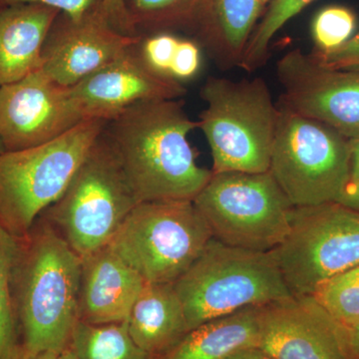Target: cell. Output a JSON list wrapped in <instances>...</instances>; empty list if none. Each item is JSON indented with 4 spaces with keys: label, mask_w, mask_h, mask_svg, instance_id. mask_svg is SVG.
I'll return each instance as SVG.
<instances>
[{
    "label": "cell",
    "mask_w": 359,
    "mask_h": 359,
    "mask_svg": "<svg viewBox=\"0 0 359 359\" xmlns=\"http://www.w3.org/2000/svg\"><path fill=\"white\" fill-rule=\"evenodd\" d=\"M199 128L182 99L135 104L106 123L139 203L194 201L211 179L198 165L188 136Z\"/></svg>",
    "instance_id": "cell-1"
},
{
    "label": "cell",
    "mask_w": 359,
    "mask_h": 359,
    "mask_svg": "<svg viewBox=\"0 0 359 359\" xmlns=\"http://www.w3.org/2000/svg\"><path fill=\"white\" fill-rule=\"evenodd\" d=\"M82 257L40 216L21 238L13 280L22 358L61 353L79 321Z\"/></svg>",
    "instance_id": "cell-2"
},
{
    "label": "cell",
    "mask_w": 359,
    "mask_h": 359,
    "mask_svg": "<svg viewBox=\"0 0 359 359\" xmlns=\"http://www.w3.org/2000/svg\"><path fill=\"white\" fill-rule=\"evenodd\" d=\"M173 287L190 330L248 306L294 297L271 252L231 247L214 238Z\"/></svg>",
    "instance_id": "cell-3"
},
{
    "label": "cell",
    "mask_w": 359,
    "mask_h": 359,
    "mask_svg": "<svg viewBox=\"0 0 359 359\" xmlns=\"http://www.w3.org/2000/svg\"><path fill=\"white\" fill-rule=\"evenodd\" d=\"M200 96L199 116L212 157V173L269 172L280 109L263 78L233 81L211 76Z\"/></svg>",
    "instance_id": "cell-4"
},
{
    "label": "cell",
    "mask_w": 359,
    "mask_h": 359,
    "mask_svg": "<svg viewBox=\"0 0 359 359\" xmlns=\"http://www.w3.org/2000/svg\"><path fill=\"white\" fill-rule=\"evenodd\" d=\"M106 123L86 119L57 138L0 154V223L18 238L65 192Z\"/></svg>",
    "instance_id": "cell-5"
},
{
    "label": "cell",
    "mask_w": 359,
    "mask_h": 359,
    "mask_svg": "<svg viewBox=\"0 0 359 359\" xmlns=\"http://www.w3.org/2000/svg\"><path fill=\"white\" fill-rule=\"evenodd\" d=\"M138 204L121 161L103 130L65 192L40 216L84 257L107 247Z\"/></svg>",
    "instance_id": "cell-6"
},
{
    "label": "cell",
    "mask_w": 359,
    "mask_h": 359,
    "mask_svg": "<svg viewBox=\"0 0 359 359\" xmlns=\"http://www.w3.org/2000/svg\"><path fill=\"white\" fill-rule=\"evenodd\" d=\"M212 238L193 201L139 203L108 245L146 283H174Z\"/></svg>",
    "instance_id": "cell-7"
},
{
    "label": "cell",
    "mask_w": 359,
    "mask_h": 359,
    "mask_svg": "<svg viewBox=\"0 0 359 359\" xmlns=\"http://www.w3.org/2000/svg\"><path fill=\"white\" fill-rule=\"evenodd\" d=\"M269 172L294 207L337 202L351 180L349 139L278 105Z\"/></svg>",
    "instance_id": "cell-8"
},
{
    "label": "cell",
    "mask_w": 359,
    "mask_h": 359,
    "mask_svg": "<svg viewBox=\"0 0 359 359\" xmlns=\"http://www.w3.org/2000/svg\"><path fill=\"white\" fill-rule=\"evenodd\" d=\"M212 238L231 247L271 252L287 237L294 205L266 173H212L193 201Z\"/></svg>",
    "instance_id": "cell-9"
},
{
    "label": "cell",
    "mask_w": 359,
    "mask_h": 359,
    "mask_svg": "<svg viewBox=\"0 0 359 359\" xmlns=\"http://www.w3.org/2000/svg\"><path fill=\"white\" fill-rule=\"evenodd\" d=\"M269 252L294 297L313 295L359 264V212L337 202L294 207L289 233Z\"/></svg>",
    "instance_id": "cell-10"
},
{
    "label": "cell",
    "mask_w": 359,
    "mask_h": 359,
    "mask_svg": "<svg viewBox=\"0 0 359 359\" xmlns=\"http://www.w3.org/2000/svg\"><path fill=\"white\" fill-rule=\"evenodd\" d=\"M276 77L283 88L280 106L349 140L359 137L358 71L325 67L294 49L276 62Z\"/></svg>",
    "instance_id": "cell-11"
},
{
    "label": "cell",
    "mask_w": 359,
    "mask_h": 359,
    "mask_svg": "<svg viewBox=\"0 0 359 359\" xmlns=\"http://www.w3.org/2000/svg\"><path fill=\"white\" fill-rule=\"evenodd\" d=\"M84 120L70 87L56 83L40 68L0 87V139L6 152L54 140Z\"/></svg>",
    "instance_id": "cell-12"
},
{
    "label": "cell",
    "mask_w": 359,
    "mask_h": 359,
    "mask_svg": "<svg viewBox=\"0 0 359 359\" xmlns=\"http://www.w3.org/2000/svg\"><path fill=\"white\" fill-rule=\"evenodd\" d=\"M257 346L276 359H351L346 328L313 295L262 306Z\"/></svg>",
    "instance_id": "cell-13"
},
{
    "label": "cell",
    "mask_w": 359,
    "mask_h": 359,
    "mask_svg": "<svg viewBox=\"0 0 359 359\" xmlns=\"http://www.w3.org/2000/svg\"><path fill=\"white\" fill-rule=\"evenodd\" d=\"M140 39L117 32L105 13L74 18L60 13L45 39L40 69L56 83L72 87Z\"/></svg>",
    "instance_id": "cell-14"
},
{
    "label": "cell",
    "mask_w": 359,
    "mask_h": 359,
    "mask_svg": "<svg viewBox=\"0 0 359 359\" xmlns=\"http://www.w3.org/2000/svg\"><path fill=\"white\" fill-rule=\"evenodd\" d=\"M70 90L85 119L107 122L135 104L174 100L187 94L183 83L151 69L136 44Z\"/></svg>",
    "instance_id": "cell-15"
},
{
    "label": "cell",
    "mask_w": 359,
    "mask_h": 359,
    "mask_svg": "<svg viewBox=\"0 0 359 359\" xmlns=\"http://www.w3.org/2000/svg\"><path fill=\"white\" fill-rule=\"evenodd\" d=\"M145 283L109 245L82 257L79 321L93 325L126 323Z\"/></svg>",
    "instance_id": "cell-16"
},
{
    "label": "cell",
    "mask_w": 359,
    "mask_h": 359,
    "mask_svg": "<svg viewBox=\"0 0 359 359\" xmlns=\"http://www.w3.org/2000/svg\"><path fill=\"white\" fill-rule=\"evenodd\" d=\"M60 13L39 4L0 7V87L39 69L45 39Z\"/></svg>",
    "instance_id": "cell-17"
},
{
    "label": "cell",
    "mask_w": 359,
    "mask_h": 359,
    "mask_svg": "<svg viewBox=\"0 0 359 359\" xmlns=\"http://www.w3.org/2000/svg\"><path fill=\"white\" fill-rule=\"evenodd\" d=\"M264 7L262 0H203L191 32L219 68L240 67Z\"/></svg>",
    "instance_id": "cell-18"
},
{
    "label": "cell",
    "mask_w": 359,
    "mask_h": 359,
    "mask_svg": "<svg viewBox=\"0 0 359 359\" xmlns=\"http://www.w3.org/2000/svg\"><path fill=\"white\" fill-rule=\"evenodd\" d=\"M126 325L135 344L156 359L169 353L190 332L173 283H146Z\"/></svg>",
    "instance_id": "cell-19"
},
{
    "label": "cell",
    "mask_w": 359,
    "mask_h": 359,
    "mask_svg": "<svg viewBox=\"0 0 359 359\" xmlns=\"http://www.w3.org/2000/svg\"><path fill=\"white\" fill-rule=\"evenodd\" d=\"M261 309L248 306L203 323L158 359H224L238 349L257 346Z\"/></svg>",
    "instance_id": "cell-20"
},
{
    "label": "cell",
    "mask_w": 359,
    "mask_h": 359,
    "mask_svg": "<svg viewBox=\"0 0 359 359\" xmlns=\"http://www.w3.org/2000/svg\"><path fill=\"white\" fill-rule=\"evenodd\" d=\"M21 238L0 223V359H21L22 349L14 306L13 280Z\"/></svg>",
    "instance_id": "cell-21"
},
{
    "label": "cell",
    "mask_w": 359,
    "mask_h": 359,
    "mask_svg": "<svg viewBox=\"0 0 359 359\" xmlns=\"http://www.w3.org/2000/svg\"><path fill=\"white\" fill-rule=\"evenodd\" d=\"M138 36L176 30H192L203 0H123Z\"/></svg>",
    "instance_id": "cell-22"
},
{
    "label": "cell",
    "mask_w": 359,
    "mask_h": 359,
    "mask_svg": "<svg viewBox=\"0 0 359 359\" xmlns=\"http://www.w3.org/2000/svg\"><path fill=\"white\" fill-rule=\"evenodd\" d=\"M69 346L80 359H156L135 344L126 323L93 325L78 321Z\"/></svg>",
    "instance_id": "cell-23"
},
{
    "label": "cell",
    "mask_w": 359,
    "mask_h": 359,
    "mask_svg": "<svg viewBox=\"0 0 359 359\" xmlns=\"http://www.w3.org/2000/svg\"><path fill=\"white\" fill-rule=\"evenodd\" d=\"M313 0H273L257 25L247 45L241 68L254 72L266 65L269 46L276 33Z\"/></svg>",
    "instance_id": "cell-24"
},
{
    "label": "cell",
    "mask_w": 359,
    "mask_h": 359,
    "mask_svg": "<svg viewBox=\"0 0 359 359\" xmlns=\"http://www.w3.org/2000/svg\"><path fill=\"white\" fill-rule=\"evenodd\" d=\"M313 297L341 327H353L359 321V264L330 278Z\"/></svg>",
    "instance_id": "cell-25"
},
{
    "label": "cell",
    "mask_w": 359,
    "mask_h": 359,
    "mask_svg": "<svg viewBox=\"0 0 359 359\" xmlns=\"http://www.w3.org/2000/svg\"><path fill=\"white\" fill-rule=\"evenodd\" d=\"M355 14L341 6H330L318 11L311 23V35L318 52L339 48L354 35Z\"/></svg>",
    "instance_id": "cell-26"
},
{
    "label": "cell",
    "mask_w": 359,
    "mask_h": 359,
    "mask_svg": "<svg viewBox=\"0 0 359 359\" xmlns=\"http://www.w3.org/2000/svg\"><path fill=\"white\" fill-rule=\"evenodd\" d=\"M179 37L171 32L153 33L143 35L136 44V50L142 60L162 75L170 76V68L173 62ZM172 78V77H171Z\"/></svg>",
    "instance_id": "cell-27"
},
{
    "label": "cell",
    "mask_w": 359,
    "mask_h": 359,
    "mask_svg": "<svg viewBox=\"0 0 359 359\" xmlns=\"http://www.w3.org/2000/svg\"><path fill=\"white\" fill-rule=\"evenodd\" d=\"M201 49L202 47L196 40L180 39L170 68V76L181 83L193 79L199 73L202 65Z\"/></svg>",
    "instance_id": "cell-28"
},
{
    "label": "cell",
    "mask_w": 359,
    "mask_h": 359,
    "mask_svg": "<svg viewBox=\"0 0 359 359\" xmlns=\"http://www.w3.org/2000/svg\"><path fill=\"white\" fill-rule=\"evenodd\" d=\"M311 55L316 62L325 67L359 72V32L334 51H313Z\"/></svg>",
    "instance_id": "cell-29"
},
{
    "label": "cell",
    "mask_w": 359,
    "mask_h": 359,
    "mask_svg": "<svg viewBox=\"0 0 359 359\" xmlns=\"http://www.w3.org/2000/svg\"><path fill=\"white\" fill-rule=\"evenodd\" d=\"M18 4H43L74 18L94 13H105V0H0V7Z\"/></svg>",
    "instance_id": "cell-30"
},
{
    "label": "cell",
    "mask_w": 359,
    "mask_h": 359,
    "mask_svg": "<svg viewBox=\"0 0 359 359\" xmlns=\"http://www.w3.org/2000/svg\"><path fill=\"white\" fill-rule=\"evenodd\" d=\"M106 18L113 27L122 34L128 36H138L135 34L133 28L130 25L128 16L125 11L123 0H105L104 4Z\"/></svg>",
    "instance_id": "cell-31"
},
{
    "label": "cell",
    "mask_w": 359,
    "mask_h": 359,
    "mask_svg": "<svg viewBox=\"0 0 359 359\" xmlns=\"http://www.w3.org/2000/svg\"><path fill=\"white\" fill-rule=\"evenodd\" d=\"M337 203L359 212V181H349Z\"/></svg>",
    "instance_id": "cell-32"
},
{
    "label": "cell",
    "mask_w": 359,
    "mask_h": 359,
    "mask_svg": "<svg viewBox=\"0 0 359 359\" xmlns=\"http://www.w3.org/2000/svg\"><path fill=\"white\" fill-rule=\"evenodd\" d=\"M224 359H276L259 346L244 347L226 356Z\"/></svg>",
    "instance_id": "cell-33"
},
{
    "label": "cell",
    "mask_w": 359,
    "mask_h": 359,
    "mask_svg": "<svg viewBox=\"0 0 359 359\" xmlns=\"http://www.w3.org/2000/svg\"><path fill=\"white\" fill-rule=\"evenodd\" d=\"M347 351L351 359H359V321L353 327L346 328Z\"/></svg>",
    "instance_id": "cell-34"
},
{
    "label": "cell",
    "mask_w": 359,
    "mask_h": 359,
    "mask_svg": "<svg viewBox=\"0 0 359 359\" xmlns=\"http://www.w3.org/2000/svg\"><path fill=\"white\" fill-rule=\"evenodd\" d=\"M351 146V180L359 181V137L349 140Z\"/></svg>",
    "instance_id": "cell-35"
},
{
    "label": "cell",
    "mask_w": 359,
    "mask_h": 359,
    "mask_svg": "<svg viewBox=\"0 0 359 359\" xmlns=\"http://www.w3.org/2000/svg\"><path fill=\"white\" fill-rule=\"evenodd\" d=\"M56 359H80L79 356L77 355L76 353L68 346L65 351H61L58 353L57 358Z\"/></svg>",
    "instance_id": "cell-36"
},
{
    "label": "cell",
    "mask_w": 359,
    "mask_h": 359,
    "mask_svg": "<svg viewBox=\"0 0 359 359\" xmlns=\"http://www.w3.org/2000/svg\"><path fill=\"white\" fill-rule=\"evenodd\" d=\"M57 355L58 353H54V351H45V353H41L37 354V355L32 356V358L26 359H56Z\"/></svg>",
    "instance_id": "cell-37"
},
{
    "label": "cell",
    "mask_w": 359,
    "mask_h": 359,
    "mask_svg": "<svg viewBox=\"0 0 359 359\" xmlns=\"http://www.w3.org/2000/svg\"><path fill=\"white\" fill-rule=\"evenodd\" d=\"M6 152V148H4V143H2L1 139H0V154Z\"/></svg>",
    "instance_id": "cell-38"
},
{
    "label": "cell",
    "mask_w": 359,
    "mask_h": 359,
    "mask_svg": "<svg viewBox=\"0 0 359 359\" xmlns=\"http://www.w3.org/2000/svg\"><path fill=\"white\" fill-rule=\"evenodd\" d=\"M273 0H262V4H263V6H266V4H271V2H273Z\"/></svg>",
    "instance_id": "cell-39"
}]
</instances>
